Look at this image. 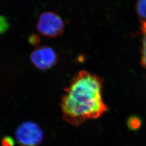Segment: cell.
Masks as SVG:
<instances>
[{
	"mask_svg": "<svg viewBox=\"0 0 146 146\" xmlns=\"http://www.w3.org/2000/svg\"><path fill=\"white\" fill-rule=\"evenodd\" d=\"M102 78L86 71L79 72L64 89L61 102L63 119L78 125L99 118L108 110L102 98Z\"/></svg>",
	"mask_w": 146,
	"mask_h": 146,
	"instance_id": "obj_1",
	"label": "cell"
},
{
	"mask_svg": "<svg viewBox=\"0 0 146 146\" xmlns=\"http://www.w3.org/2000/svg\"><path fill=\"white\" fill-rule=\"evenodd\" d=\"M15 135L16 140L21 146H37L43 139L41 127L31 121L21 123L16 129Z\"/></svg>",
	"mask_w": 146,
	"mask_h": 146,
	"instance_id": "obj_2",
	"label": "cell"
},
{
	"mask_svg": "<svg viewBox=\"0 0 146 146\" xmlns=\"http://www.w3.org/2000/svg\"><path fill=\"white\" fill-rule=\"evenodd\" d=\"M64 23L60 16L53 12H45L40 15L37 29L42 35L56 37L62 34Z\"/></svg>",
	"mask_w": 146,
	"mask_h": 146,
	"instance_id": "obj_3",
	"label": "cell"
},
{
	"mask_svg": "<svg viewBox=\"0 0 146 146\" xmlns=\"http://www.w3.org/2000/svg\"><path fill=\"white\" fill-rule=\"evenodd\" d=\"M31 62L37 69L46 70L54 67L58 62V55L52 48L41 47L31 55Z\"/></svg>",
	"mask_w": 146,
	"mask_h": 146,
	"instance_id": "obj_4",
	"label": "cell"
},
{
	"mask_svg": "<svg viewBox=\"0 0 146 146\" xmlns=\"http://www.w3.org/2000/svg\"><path fill=\"white\" fill-rule=\"evenodd\" d=\"M141 31L142 33L141 64L146 69V21L141 22Z\"/></svg>",
	"mask_w": 146,
	"mask_h": 146,
	"instance_id": "obj_5",
	"label": "cell"
},
{
	"mask_svg": "<svg viewBox=\"0 0 146 146\" xmlns=\"http://www.w3.org/2000/svg\"><path fill=\"white\" fill-rule=\"evenodd\" d=\"M136 11L138 15L143 19H146V0H137Z\"/></svg>",
	"mask_w": 146,
	"mask_h": 146,
	"instance_id": "obj_6",
	"label": "cell"
},
{
	"mask_svg": "<svg viewBox=\"0 0 146 146\" xmlns=\"http://www.w3.org/2000/svg\"><path fill=\"white\" fill-rule=\"evenodd\" d=\"M127 125L130 129L135 131L141 127V121L137 116H132L128 119Z\"/></svg>",
	"mask_w": 146,
	"mask_h": 146,
	"instance_id": "obj_7",
	"label": "cell"
},
{
	"mask_svg": "<svg viewBox=\"0 0 146 146\" xmlns=\"http://www.w3.org/2000/svg\"><path fill=\"white\" fill-rule=\"evenodd\" d=\"M9 23L7 20L2 16H0V33H2L7 31Z\"/></svg>",
	"mask_w": 146,
	"mask_h": 146,
	"instance_id": "obj_8",
	"label": "cell"
},
{
	"mask_svg": "<svg viewBox=\"0 0 146 146\" xmlns=\"http://www.w3.org/2000/svg\"><path fill=\"white\" fill-rule=\"evenodd\" d=\"M29 43L32 45H37L40 42V38L36 34L31 35L29 38Z\"/></svg>",
	"mask_w": 146,
	"mask_h": 146,
	"instance_id": "obj_9",
	"label": "cell"
},
{
	"mask_svg": "<svg viewBox=\"0 0 146 146\" xmlns=\"http://www.w3.org/2000/svg\"><path fill=\"white\" fill-rule=\"evenodd\" d=\"M1 144L2 146H14V141L10 137H5L2 140Z\"/></svg>",
	"mask_w": 146,
	"mask_h": 146,
	"instance_id": "obj_10",
	"label": "cell"
}]
</instances>
